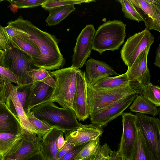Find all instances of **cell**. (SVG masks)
Segmentation results:
<instances>
[{"instance_id": "cell-1", "label": "cell", "mask_w": 160, "mask_h": 160, "mask_svg": "<svg viewBox=\"0 0 160 160\" xmlns=\"http://www.w3.org/2000/svg\"><path fill=\"white\" fill-rule=\"evenodd\" d=\"M7 24L25 32L26 34L21 37L31 42L39 48L41 57L36 68L50 71L59 69L64 65L65 60L59 48V40L54 35L42 31L21 16L9 22Z\"/></svg>"}, {"instance_id": "cell-2", "label": "cell", "mask_w": 160, "mask_h": 160, "mask_svg": "<svg viewBox=\"0 0 160 160\" xmlns=\"http://www.w3.org/2000/svg\"><path fill=\"white\" fill-rule=\"evenodd\" d=\"M30 111L38 118L64 132L76 130L82 125L78 121L72 109L58 107L53 102H45Z\"/></svg>"}, {"instance_id": "cell-3", "label": "cell", "mask_w": 160, "mask_h": 160, "mask_svg": "<svg viewBox=\"0 0 160 160\" xmlns=\"http://www.w3.org/2000/svg\"><path fill=\"white\" fill-rule=\"evenodd\" d=\"M126 26L117 20H109L101 25L95 31L92 49L101 54L106 51L118 50L124 42Z\"/></svg>"}, {"instance_id": "cell-4", "label": "cell", "mask_w": 160, "mask_h": 160, "mask_svg": "<svg viewBox=\"0 0 160 160\" xmlns=\"http://www.w3.org/2000/svg\"><path fill=\"white\" fill-rule=\"evenodd\" d=\"M78 69L71 66L51 72L55 79V86L47 102H56L62 107L72 109L77 87Z\"/></svg>"}, {"instance_id": "cell-5", "label": "cell", "mask_w": 160, "mask_h": 160, "mask_svg": "<svg viewBox=\"0 0 160 160\" xmlns=\"http://www.w3.org/2000/svg\"><path fill=\"white\" fill-rule=\"evenodd\" d=\"M142 87L138 85L118 88L99 89L87 83L90 115L124 97L134 93L140 94Z\"/></svg>"}, {"instance_id": "cell-6", "label": "cell", "mask_w": 160, "mask_h": 160, "mask_svg": "<svg viewBox=\"0 0 160 160\" xmlns=\"http://www.w3.org/2000/svg\"><path fill=\"white\" fill-rule=\"evenodd\" d=\"M5 52L0 66L8 69L22 78L24 86L32 83L33 81L30 72L35 67L32 63L30 57L14 47L10 41L9 48Z\"/></svg>"}, {"instance_id": "cell-7", "label": "cell", "mask_w": 160, "mask_h": 160, "mask_svg": "<svg viewBox=\"0 0 160 160\" xmlns=\"http://www.w3.org/2000/svg\"><path fill=\"white\" fill-rule=\"evenodd\" d=\"M154 41L153 35L145 29L129 37L120 51L123 62L128 68L130 67L141 52L146 49L150 50Z\"/></svg>"}, {"instance_id": "cell-8", "label": "cell", "mask_w": 160, "mask_h": 160, "mask_svg": "<svg viewBox=\"0 0 160 160\" xmlns=\"http://www.w3.org/2000/svg\"><path fill=\"white\" fill-rule=\"evenodd\" d=\"M40 138L23 129L20 138L0 160H24L40 151Z\"/></svg>"}, {"instance_id": "cell-9", "label": "cell", "mask_w": 160, "mask_h": 160, "mask_svg": "<svg viewBox=\"0 0 160 160\" xmlns=\"http://www.w3.org/2000/svg\"><path fill=\"white\" fill-rule=\"evenodd\" d=\"M135 124L141 130L156 160H160V120L145 114H135Z\"/></svg>"}, {"instance_id": "cell-10", "label": "cell", "mask_w": 160, "mask_h": 160, "mask_svg": "<svg viewBox=\"0 0 160 160\" xmlns=\"http://www.w3.org/2000/svg\"><path fill=\"white\" fill-rule=\"evenodd\" d=\"M138 94H132L118 100L90 115L91 124L102 127L121 115Z\"/></svg>"}, {"instance_id": "cell-11", "label": "cell", "mask_w": 160, "mask_h": 160, "mask_svg": "<svg viewBox=\"0 0 160 160\" xmlns=\"http://www.w3.org/2000/svg\"><path fill=\"white\" fill-rule=\"evenodd\" d=\"M95 32L94 27L91 24L87 25L82 30L76 39L71 67L79 69L85 63L92 49Z\"/></svg>"}, {"instance_id": "cell-12", "label": "cell", "mask_w": 160, "mask_h": 160, "mask_svg": "<svg viewBox=\"0 0 160 160\" xmlns=\"http://www.w3.org/2000/svg\"><path fill=\"white\" fill-rule=\"evenodd\" d=\"M121 115L122 132L118 152L122 159L130 160L136 136V117L131 112H123Z\"/></svg>"}, {"instance_id": "cell-13", "label": "cell", "mask_w": 160, "mask_h": 160, "mask_svg": "<svg viewBox=\"0 0 160 160\" xmlns=\"http://www.w3.org/2000/svg\"><path fill=\"white\" fill-rule=\"evenodd\" d=\"M25 86L26 97L23 107L26 113L35 106L47 102L52 95L55 84L37 81Z\"/></svg>"}, {"instance_id": "cell-14", "label": "cell", "mask_w": 160, "mask_h": 160, "mask_svg": "<svg viewBox=\"0 0 160 160\" xmlns=\"http://www.w3.org/2000/svg\"><path fill=\"white\" fill-rule=\"evenodd\" d=\"M77 87L72 109L79 121H84L90 116L87 96V83L85 72L78 69L76 74Z\"/></svg>"}, {"instance_id": "cell-15", "label": "cell", "mask_w": 160, "mask_h": 160, "mask_svg": "<svg viewBox=\"0 0 160 160\" xmlns=\"http://www.w3.org/2000/svg\"><path fill=\"white\" fill-rule=\"evenodd\" d=\"M102 127L92 124L83 125L78 129L64 132L66 143L74 146L87 143L102 135Z\"/></svg>"}, {"instance_id": "cell-16", "label": "cell", "mask_w": 160, "mask_h": 160, "mask_svg": "<svg viewBox=\"0 0 160 160\" xmlns=\"http://www.w3.org/2000/svg\"><path fill=\"white\" fill-rule=\"evenodd\" d=\"M5 103L19 119L23 129L36 134V132L29 122L22 105L17 95V88L12 83L9 84L7 90Z\"/></svg>"}, {"instance_id": "cell-17", "label": "cell", "mask_w": 160, "mask_h": 160, "mask_svg": "<svg viewBox=\"0 0 160 160\" xmlns=\"http://www.w3.org/2000/svg\"><path fill=\"white\" fill-rule=\"evenodd\" d=\"M85 77L87 83L93 86L99 81L113 75H119L105 62L90 58L85 63Z\"/></svg>"}, {"instance_id": "cell-18", "label": "cell", "mask_w": 160, "mask_h": 160, "mask_svg": "<svg viewBox=\"0 0 160 160\" xmlns=\"http://www.w3.org/2000/svg\"><path fill=\"white\" fill-rule=\"evenodd\" d=\"M149 50L146 49L141 52L126 72L131 78L137 81L142 86L150 82L151 75L147 66Z\"/></svg>"}, {"instance_id": "cell-19", "label": "cell", "mask_w": 160, "mask_h": 160, "mask_svg": "<svg viewBox=\"0 0 160 160\" xmlns=\"http://www.w3.org/2000/svg\"><path fill=\"white\" fill-rule=\"evenodd\" d=\"M63 131L53 128L40 138V151L46 160H58L57 141Z\"/></svg>"}, {"instance_id": "cell-20", "label": "cell", "mask_w": 160, "mask_h": 160, "mask_svg": "<svg viewBox=\"0 0 160 160\" xmlns=\"http://www.w3.org/2000/svg\"><path fill=\"white\" fill-rule=\"evenodd\" d=\"M23 131L20 121L7 106L0 103V133L21 134Z\"/></svg>"}, {"instance_id": "cell-21", "label": "cell", "mask_w": 160, "mask_h": 160, "mask_svg": "<svg viewBox=\"0 0 160 160\" xmlns=\"http://www.w3.org/2000/svg\"><path fill=\"white\" fill-rule=\"evenodd\" d=\"M138 85L140 84L137 81L131 78L125 72L116 76L107 77L92 86L96 89H108Z\"/></svg>"}, {"instance_id": "cell-22", "label": "cell", "mask_w": 160, "mask_h": 160, "mask_svg": "<svg viewBox=\"0 0 160 160\" xmlns=\"http://www.w3.org/2000/svg\"><path fill=\"white\" fill-rule=\"evenodd\" d=\"M9 38L12 45L28 55L31 58L32 63L36 67L41 57V52L39 48L31 42L20 36Z\"/></svg>"}, {"instance_id": "cell-23", "label": "cell", "mask_w": 160, "mask_h": 160, "mask_svg": "<svg viewBox=\"0 0 160 160\" xmlns=\"http://www.w3.org/2000/svg\"><path fill=\"white\" fill-rule=\"evenodd\" d=\"M136 126V138L130 160H156L141 130Z\"/></svg>"}, {"instance_id": "cell-24", "label": "cell", "mask_w": 160, "mask_h": 160, "mask_svg": "<svg viewBox=\"0 0 160 160\" xmlns=\"http://www.w3.org/2000/svg\"><path fill=\"white\" fill-rule=\"evenodd\" d=\"M145 25V29L151 30L154 20V12L149 0H130Z\"/></svg>"}, {"instance_id": "cell-25", "label": "cell", "mask_w": 160, "mask_h": 160, "mask_svg": "<svg viewBox=\"0 0 160 160\" xmlns=\"http://www.w3.org/2000/svg\"><path fill=\"white\" fill-rule=\"evenodd\" d=\"M129 107L130 110L134 112L156 116L158 114L157 107L143 96L138 94Z\"/></svg>"}, {"instance_id": "cell-26", "label": "cell", "mask_w": 160, "mask_h": 160, "mask_svg": "<svg viewBox=\"0 0 160 160\" xmlns=\"http://www.w3.org/2000/svg\"><path fill=\"white\" fill-rule=\"evenodd\" d=\"M75 10L74 5L54 8L48 11L49 14L45 21L49 26L57 25Z\"/></svg>"}, {"instance_id": "cell-27", "label": "cell", "mask_w": 160, "mask_h": 160, "mask_svg": "<svg viewBox=\"0 0 160 160\" xmlns=\"http://www.w3.org/2000/svg\"><path fill=\"white\" fill-rule=\"evenodd\" d=\"M157 107L160 106V87L151 82L142 87L141 94Z\"/></svg>"}, {"instance_id": "cell-28", "label": "cell", "mask_w": 160, "mask_h": 160, "mask_svg": "<svg viewBox=\"0 0 160 160\" xmlns=\"http://www.w3.org/2000/svg\"><path fill=\"white\" fill-rule=\"evenodd\" d=\"M29 122L36 132L39 138H42L47 132L53 128L44 121L37 118L33 112L30 111L26 113Z\"/></svg>"}, {"instance_id": "cell-29", "label": "cell", "mask_w": 160, "mask_h": 160, "mask_svg": "<svg viewBox=\"0 0 160 160\" xmlns=\"http://www.w3.org/2000/svg\"><path fill=\"white\" fill-rule=\"evenodd\" d=\"M100 138L98 137L87 143L73 160H88L95 153L100 145Z\"/></svg>"}, {"instance_id": "cell-30", "label": "cell", "mask_w": 160, "mask_h": 160, "mask_svg": "<svg viewBox=\"0 0 160 160\" xmlns=\"http://www.w3.org/2000/svg\"><path fill=\"white\" fill-rule=\"evenodd\" d=\"M22 134L17 135L8 133H0V157L10 150L20 138Z\"/></svg>"}, {"instance_id": "cell-31", "label": "cell", "mask_w": 160, "mask_h": 160, "mask_svg": "<svg viewBox=\"0 0 160 160\" xmlns=\"http://www.w3.org/2000/svg\"><path fill=\"white\" fill-rule=\"evenodd\" d=\"M30 74L33 82L41 81L55 84V79L50 71L41 68H34L31 71Z\"/></svg>"}, {"instance_id": "cell-32", "label": "cell", "mask_w": 160, "mask_h": 160, "mask_svg": "<svg viewBox=\"0 0 160 160\" xmlns=\"http://www.w3.org/2000/svg\"><path fill=\"white\" fill-rule=\"evenodd\" d=\"M95 1V0H46L41 6L46 10L49 11L57 7L70 5L81 4L82 3H88Z\"/></svg>"}, {"instance_id": "cell-33", "label": "cell", "mask_w": 160, "mask_h": 160, "mask_svg": "<svg viewBox=\"0 0 160 160\" xmlns=\"http://www.w3.org/2000/svg\"><path fill=\"white\" fill-rule=\"evenodd\" d=\"M118 1L121 5L122 11L126 18L138 22L143 21L130 0H119Z\"/></svg>"}, {"instance_id": "cell-34", "label": "cell", "mask_w": 160, "mask_h": 160, "mask_svg": "<svg viewBox=\"0 0 160 160\" xmlns=\"http://www.w3.org/2000/svg\"><path fill=\"white\" fill-rule=\"evenodd\" d=\"M46 0H8L18 8H34L41 6Z\"/></svg>"}, {"instance_id": "cell-35", "label": "cell", "mask_w": 160, "mask_h": 160, "mask_svg": "<svg viewBox=\"0 0 160 160\" xmlns=\"http://www.w3.org/2000/svg\"><path fill=\"white\" fill-rule=\"evenodd\" d=\"M0 76L11 83L14 82L20 86H23L22 79L8 69L0 66Z\"/></svg>"}, {"instance_id": "cell-36", "label": "cell", "mask_w": 160, "mask_h": 160, "mask_svg": "<svg viewBox=\"0 0 160 160\" xmlns=\"http://www.w3.org/2000/svg\"><path fill=\"white\" fill-rule=\"evenodd\" d=\"M152 5L154 14V20L151 30L160 32V0H149Z\"/></svg>"}, {"instance_id": "cell-37", "label": "cell", "mask_w": 160, "mask_h": 160, "mask_svg": "<svg viewBox=\"0 0 160 160\" xmlns=\"http://www.w3.org/2000/svg\"><path fill=\"white\" fill-rule=\"evenodd\" d=\"M9 39L5 27L0 25V49L5 51L9 48Z\"/></svg>"}, {"instance_id": "cell-38", "label": "cell", "mask_w": 160, "mask_h": 160, "mask_svg": "<svg viewBox=\"0 0 160 160\" xmlns=\"http://www.w3.org/2000/svg\"><path fill=\"white\" fill-rule=\"evenodd\" d=\"M87 143L74 146L59 160H73L78 153Z\"/></svg>"}, {"instance_id": "cell-39", "label": "cell", "mask_w": 160, "mask_h": 160, "mask_svg": "<svg viewBox=\"0 0 160 160\" xmlns=\"http://www.w3.org/2000/svg\"><path fill=\"white\" fill-rule=\"evenodd\" d=\"M109 148L107 143L100 145L95 153L88 160H104L106 153Z\"/></svg>"}, {"instance_id": "cell-40", "label": "cell", "mask_w": 160, "mask_h": 160, "mask_svg": "<svg viewBox=\"0 0 160 160\" xmlns=\"http://www.w3.org/2000/svg\"><path fill=\"white\" fill-rule=\"evenodd\" d=\"M10 83L0 76V103L5 102L7 88Z\"/></svg>"}, {"instance_id": "cell-41", "label": "cell", "mask_w": 160, "mask_h": 160, "mask_svg": "<svg viewBox=\"0 0 160 160\" xmlns=\"http://www.w3.org/2000/svg\"><path fill=\"white\" fill-rule=\"evenodd\" d=\"M6 32L9 37L12 38L15 36H22L26 33L22 31L13 28L9 26L5 27Z\"/></svg>"}, {"instance_id": "cell-42", "label": "cell", "mask_w": 160, "mask_h": 160, "mask_svg": "<svg viewBox=\"0 0 160 160\" xmlns=\"http://www.w3.org/2000/svg\"><path fill=\"white\" fill-rule=\"evenodd\" d=\"M74 146L66 142L63 147L59 150L57 154V158L59 160L64 156Z\"/></svg>"}, {"instance_id": "cell-43", "label": "cell", "mask_w": 160, "mask_h": 160, "mask_svg": "<svg viewBox=\"0 0 160 160\" xmlns=\"http://www.w3.org/2000/svg\"><path fill=\"white\" fill-rule=\"evenodd\" d=\"M24 160H46L41 152L40 151L36 153Z\"/></svg>"}, {"instance_id": "cell-44", "label": "cell", "mask_w": 160, "mask_h": 160, "mask_svg": "<svg viewBox=\"0 0 160 160\" xmlns=\"http://www.w3.org/2000/svg\"><path fill=\"white\" fill-rule=\"evenodd\" d=\"M154 65L156 67L160 68V44H159L158 47L156 51V57L155 61L154 63Z\"/></svg>"}, {"instance_id": "cell-45", "label": "cell", "mask_w": 160, "mask_h": 160, "mask_svg": "<svg viewBox=\"0 0 160 160\" xmlns=\"http://www.w3.org/2000/svg\"><path fill=\"white\" fill-rule=\"evenodd\" d=\"M111 160H122V158L118 151H112L110 156Z\"/></svg>"}, {"instance_id": "cell-46", "label": "cell", "mask_w": 160, "mask_h": 160, "mask_svg": "<svg viewBox=\"0 0 160 160\" xmlns=\"http://www.w3.org/2000/svg\"><path fill=\"white\" fill-rule=\"evenodd\" d=\"M112 151L109 148L106 153L104 160H111L110 156Z\"/></svg>"}, {"instance_id": "cell-47", "label": "cell", "mask_w": 160, "mask_h": 160, "mask_svg": "<svg viewBox=\"0 0 160 160\" xmlns=\"http://www.w3.org/2000/svg\"><path fill=\"white\" fill-rule=\"evenodd\" d=\"M5 52L4 51L0 49V66L2 62Z\"/></svg>"}, {"instance_id": "cell-48", "label": "cell", "mask_w": 160, "mask_h": 160, "mask_svg": "<svg viewBox=\"0 0 160 160\" xmlns=\"http://www.w3.org/2000/svg\"><path fill=\"white\" fill-rule=\"evenodd\" d=\"M3 0H0V2L3 1Z\"/></svg>"}, {"instance_id": "cell-49", "label": "cell", "mask_w": 160, "mask_h": 160, "mask_svg": "<svg viewBox=\"0 0 160 160\" xmlns=\"http://www.w3.org/2000/svg\"><path fill=\"white\" fill-rule=\"evenodd\" d=\"M122 160H124V159H122Z\"/></svg>"}, {"instance_id": "cell-50", "label": "cell", "mask_w": 160, "mask_h": 160, "mask_svg": "<svg viewBox=\"0 0 160 160\" xmlns=\"http://www.w3.org/2000/svg\"></svg>"}]
</instances>
